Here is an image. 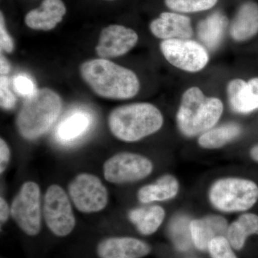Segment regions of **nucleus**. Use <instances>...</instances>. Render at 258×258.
I'll list each match as a JSON object with an SVG mask.
<instances>
[{
    "instance_id": "f257e3e1",
    "label": "nucleus",
    "mask_w": 258,
    "mask_h": 258,
    "mask_svg": "<svg viewBox=\"0 0 258 258\" xmlns=\"http://www.w3.org/2000/svg\"><path fill=\"white\" fill-rule=\"evenodd\" d=\"M80 72L83 81L102 98L128 99L140 89L138 77L133 71L107 59L86 61L80 67Z\"/></svg>"
},
{
    "instance_id": "f03ea898",
    "label": "nucleus",
    "mask_w": 258,
    "mask_h": 258,
    "mask_svg": "<svg viewBox=\"0 0 258 258\" xmlns=\"http://www.w3.org/2000/svg\"><path fill=\"white\" fill-rule=\"evenodd\" d=\"M108 123L115 138L135 142L157 132L162 126L164 118L154 105L137 103L115 108L110 113Z\"/></svg>"
},
{
    "instance_id": "7ed1b4c3",
    "label": "nucleus",
    "mask_w": 258,
    "mask_h": 258,
    "mask_svg": "<svg viewBox=\"0 0 258 258\" xmlns=\"http://www.w3.org/2000/svg\"><path fill=\"white\" fill-rule=\"evenodd\" d=\"M60 96L50 88L36 90L27 98L17 117L20 134L28 140H34L47 133L60 115Z\"/></svg>"
},
{
    "instance_id": "20e7f679",
    "label": "nucleus",
    "mask_w": 258,
    "mask_h": 258,
    "mask_svg": "<svg viewBox=\"0 0 258 258\" xmlns=\"http://www.w3.org/2000/svg\"><path fill=\"white\" fill-rule=\"evenodd\" d=\"M223 104L219 98L205 96L198 87L185 91L176 115L178 128L185 137L205 133L220 120Z\"/></svg>"
},
{
    "instance_id": "39448f33",
    "label": "nucleus",
    "mask_w": 258,
    "mask_h": 258,
    "mask_svg": "<svg viewBox=\"0 0 258 258\" xmlns=\"http://www.w3.org/2000/svg\"><path fill=\"white\" fill-rule=\"evenodd\" d=\"M209 198L220 211H246L257 203L258 186L251 180L240 178L219 179L210 188Z\"/></svg>"
},
{
    "instance_id": "423d86ee",
    "label": "nucleus",
    "mask_w": 258,
    "mask_h": 258,
    "mask_svg": "<svg viewBox=\"0 0 258 258\" xmlns=\"http://www.w3.org/2000/svg\"><path fill=\"white\" fill-rule=\"evenodd\" d=\"M11 215L18 227L29 236H35L41 230V192L34 181L22 185L12 203Z\"/></svg>"
},
{
    "instance_id": "0eeeda50",
    "label": "nucleus",
    "mask_w": 258,
    "mask_h": 258,
    "mask_svg": "<svg viewBox=\"0 0 258 258\" xmlns=\"http://www.w3.org/2000/svg\"><path fill=\"white\" fill-rule=\"evenodd\" d=\"M42 215L49 230L58 237L69 235L76 226L71 200L59 185L52 184L47 188L44 196Z\"/></svg>"
},
{
    "instance_id": "6e6552de",
    "label": "nucleus",
    "mask_w": 258,
    "mask_h": 258,
    "mask_svg": "<svg viewBox=\"0 0 258 258\" xmlns=\"http://www.w3.org/2000/svg\"><path fill=\"white\" fill-rule=\"evenodd\" d=\"M69 192L74 206L83 213H96L108 205V190L101 180L92 174L76 176L69 184Z\"/></svg>"
},
{
    "instance_id": "1a4fd4ad",
    "label": "nucleus",
    "mask_w": 258,
    "mask_h": 258,
    "mask_svg": "<svg viewBox=\"0 0 258 258\" xmlns=\"http://www.w3.org/2000/svg\"><path fill=\"white\" fill-rule=\"evenodd\" d=\"M152 161L134 153L115 154L103 165V175L108 182L125 184L144 179L153 171Z\"/></svg>"
},
{
    "instance_id": "9d476101",
    "label": "nucleus",
    "mask_w": 258,
    "mask_h": 258,
    "mask_svg": "<svg viewBox=\"0 0 258 258\" xmlns=\"http://www.w3.org/2000/svg\"><path fill=\"white\" fill-rule=\"evenodd\" d=\"M160 49L169 63L187 72H198L209 62L208 51L203 45L193 40H164L161 42Z\"/></svg>"
},
{
    "instance_id": "9b49d317",
    "label": "nucleus",
    "mask_w": 258,
    "mask_h": 258,
    "mask_svg": "<svg viewBox=\"0 0 258 258\" xmlns=\"http://www.w3.org/2000/svg\"><path fill=\"white\" fill-rule=\"evenodd\" d=\"M138 40V35L132 29L123 25H108L101 30L96 52L101 58L120 57L134 48Z\"/></svg>"
},
{
    "instance_id": "f8f14e48",
    "label": "nucleus",
    "mask_w": 258,
    "mask_h": 258,
    "mask_svg": "<svg viewBox=\"0 0 258 258\" xmlns=\"http://www.w3.org/2000/svg\"><path fill=\"white\" fill-rule=\"evenodd\" d=\"M150 251V246L145 242L130 237H109L97 247L100 258H142Z\"/></svg>"
},
{
    "instance_id": "ddd939ff",
    "label": "nucleus",
    "mask_w": 258,
    "mask_h": 258,
    "mask_svg": "<svg viewBox=\"0 0 258 258\" xmlns=\"http://www.w3.org/2000/svg\"><path fill=\"white\" fill-rule=\"evenodd\" d=\"M227 95L232 111L247 114L258 109V78L245 82L242 79L231 81L227 86Z\"/></svg>"
},
{
    "instance_id": "4468645a",
    "label": "nucleus",
    "mask_w": 258,
    "mask_h": 258,
    "mask_svg": "<svg viewBox=\"0 0 258 258\" xmlns=\"http://www.w3.org/2000/svg\"><path fill=\"white\" fill-rule=\"evenodd\" d=\"M150 30L154 36L164 40L191 38L193 35L191 20L175 13H163L153 20Z\"/></svg>"
},
{
    "instance_id": "2eb2a0df",
    "label": "nucleus",
    "mask_w": 258,
    "mask_h": 258,
    "mask_svg": "<svg viewBox=\"0 0 258 258\" xmlns=\"http://www.w3.org/2000/svg\"><path fill=\"white\" fill-rule=\"evenodd\" d=\"M66 8L62 0H43L40 8L30 10L25 15V23L35 30L49 31L62 20Z\"/></svg>"
},
{
    "instance_id": "dca6fc26",
    "label": "nucleus",
    "mask_w": 258,
    "mask_h": 258,
    "mask_svg": "<svg viewBox=\"0 0 258 258\" xmlns=\"http://www.w3.org/2000/svg\"><path fill=\"white\" fill-rule=\"evenodd\" d=\"M228 227L225 219L218 215L191 220L190 231L193 243L200 250L208 249L209 244L214 238L227 235Z\"/></svg>"
},
{
    "instance_id": "f3484780",
    "label": "nucleus",
    "mask_w": 258,
    "mask_h": 258,
    "mask_svg": "<svg viewBox=\"0 0 258 258\" xmlns=\"http://www.w3.org/2000/svg\"><path fill=\"white\" fill-rule=\"evenodd\" d=\"M258 32V5L249 1L241 5L231 23L230 33L236 41H244Z\"/></svg>"
},
{
    "instance_id": "a211bd4d",
    "label": "nucleus",
    "mask_w": 258,
    "mask_h": 258,
    "mask_svg": "<svg viewBox=\"0 0 258 258\" xmlns=\"http://www.w3.org/2000/svg\"><path fill=\"white\" fill-rule=\"evenodd\" d=\"M179 185L177 179L170 174L162 176L154 183L146 185L139 190L141 203L148 204L171 200L177 195Z\"/></svg>"
},
{
    "instance_id": "6ab92c4d",
    "label": "nucleus",
    "mask_w": 258,
    "mask_h": 258,
    "mask_svg": "<svg viewBox=\"0 0 258 258\" xmlns=\"http://www.w3.org/2000/svg\"><path fill=\"white\" fill-rule=\"evenodd\" d=\"M91 123L92 118L87 112H74L59 123L56 128V139L61 143H71L86 134Z\"/></svg>"
},
{
    "instance_id": "aec40b11",
    "label": "nucleus",
    "mask_w": 258,
    "mask_h": 258,
    "mask_svg": "<svg viewBox=\"0 0 258 258\" xmlns=\"http://www.w3.org/2000/svg\"><path fill=\"white\" fill-rule=\"evenodd\" d=\"M228 20L220 12L212 13L198 24V33L204 45L208 48H216L225 35Z\"/></svg>"
},
{
    "instance_id": "412c9836",
    "label": "nucleus",
    "mask_w": 258,
    "mask_h": 258,
    "mask_svg": "<svg viewBox=\"0 0 258 258\" xmlns=\"http://www.w3.org/2000/svg\"><path fill=\"white\" fill-rule=\"evenodd\" d=\"M164 217L165 211L158 205L134 209L128 213L129 220L144 235H150L154 233L162 224Z\"/></svg>"
},
{
    "instance_id": "4be33fe9",
    "label": "nucleus",
    "mask_w": 258,
    "mask_h": 258,
    "mask_svg": "<svg viewBox=\"0 0 258 258\" xmlns=\"http://www.w3.org/2000/svg\"><path fill=\"white\" fill-rule=\"evenodd\" d=\"M258 235V216L252 213H245L239 217L228 227L227 239L234 249L244 247L249 235Z\"/></svg>"
},
{
    "instance_id": "5701e85b",
    "label": "nucleus",
    "mask_w": 258,
    "mask_h": 258,
    "mask_svg": "<svg viewBox=\"0 0 258 258\" xmlns=\"http://www.w3.org/2000/svg\"><path fill=\"white\" fill-rule=\"evenodd\" d=\"M242 132L240 125L228 123L212 128L200 136L198 143L204 149H219L235 140Z\"/></svg>"
},
{
    "instance_id": "b1692460",
    "label": "nucleus",
    "mask_w": 258,
    "mask_h": 258,
    "mask_svg": "<svg viewBox=\"0 0 258 258\" xmlns=\"http://www.w3.org/2000/svg\"><path fill=\"white\" fill-rule=\"evenodd\" d=\"M190 220L187 217H176L169 226V233L176 249L180 251H186L191 247V231H190Z\"/></svg>"
},
{
    "instance_id": "393cba45",
    "label": "nucleus",
    "mask_w": 258,
    "mask_h": 258,
    "mask_svg": "<svg viewBox=\"0 0 258 258\" xmlns=\"http://www.w3.org/2000/svg\"><path fill=\"white\" fill-rule=\"evenodd\" d=\"M169 9L178 13H191L211 9L217 0H164Z\"/></svg>"
},
{
    "instance_id": "a878e982",
    "label": "nucleus",
    "mask_w": 258,
    "mask_h": 258,
    "mask_svg": "<svg viewBox=\"0 0 258 258\" xmlns=\"http://www.w3.org/2000/svg\"><path fill=\"white\" fill-rule=\"evenodd\" d=\"M225 237H217L210 242L208 250L212 258H237Z\"/></svg>"
},
{
    "instance_id": "bb28decb",
    "label": "nucleus",
    "mask_w": 258,
    "mask_h": 258,
    "mask_svg": "<svg viewBox=\"0 0 258 258\" xmlns=\"http://www.w3.org/2000/svg\"><path fill=\"white\" fill-rule=\"evenodd\" d=\"M16 97L10 91L9 80L5 76L0 78V103L1 107L5 110H11L16 104Z\"/></svg>"
},
{
    "instance_id": "cd10ccee",
    "label": "nucleus",
    "mask_w": 258,
    "mask_h": 258,
    "mask_svg": "<svg viewBox=\"0 0 258 258\" xmlns=\"http://www.w3.org/2000/svg\"><path fill=\"white\" fill-rule=\"evenodd\" d=\"M14 88L17 93L27 98L36 91L33 81L28 76L23 75H19L15 78Z\"/></svg>"
},
{
    "instance_id": "c85d7f7f",
    "label": "nucleus",
    "mask_w": 258,
    "mask_h": 258,
    "mask_svg": "<svg viewBox=\"0 0 258 258\" xmlns=\"http://www.w3.org/2000/svg\"><path fill=\"white\" fill-rule=\"evenodd\" d=\"M0 46L2 50H4L8 53L14 50V42L5 27V18L3 13H1L0 22Z\"/></svg>"
},
{
    "instance_id": "c756f323",
    "label": "nucleus",
    "mask_w": 258,
    "mask_h": 258,
    "mask_svg": "<svg viewBox=\"0 0 258 258\" xmlns=\"http://www.w3.org/2000/svg\"><path fill=\"white\" fill-rule=\"evenodd\" d=\"M10 159V150L4 139H0V172L3 174L6 170Z\"/></svg>"
},
{
    "instance_id": "7c9ffc66",
    "label": "nucleus",
    "mask_w": 258,
    "mask_h": 258,
    "mask_svg": "<svg viewBox=\"0 0 258 258\" xmlns=\"http://www.w3.org/2000/svg\"><path fill=\"white\" fill-rule=\"evenodd\" d=\"M10 211L9 205L3 197L0 198V220L1 223H5L9 218Z\"/></svg>"
},
{
    "instance_id": "2f4dec72",
    "label": "nucleus",
    "mask_w": 258,
    "mask_h": 258,
    "mask_svg": "<svg viewBox=\"0 0 258 258\" xmlns=\"http://www.w3.org/2000/svg\"><path fill=\"white\" fill-rule=\"evenodd\" d=\"M10 71V66L8 59L5 56L1 55L0 57V73L1 76H6Z\"/></svg>"
},
{
    "instance_id": "473e14b6",
    "label": "nucleus",
    "mask_w": 258,
    "mask_h": 258,
    "mask_svg": "<svg viewBox=\"0 0 258 258\" xmlns=\"http://www.w3.org/2000/svg\"><path fill=\"white\" fill-rule=\"evenodd\" d=\"M250 157L256 162H258V144L251 149Z\"/></svg>"
},
{
    "instance_id": "72a5a7b5",
    "label": "nucleus",
    "mask_w": 258,
    "mask_h": 258,
    "mask_svg": "<svg viewBox=\"0 0 258 258\" xmlns=\"http://www.w3.org/2000/svg\"><path fill=\"white\" fill-rule=\"evenodd\" d=\"M105 1H114V0H105Z\"/></svg>"
}]
</instances>
